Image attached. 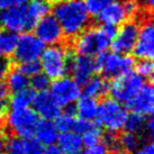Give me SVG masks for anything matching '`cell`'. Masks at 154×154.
Masks as SVG:
<instances>
[{"label":"cell","instance_id":"1","mask_svg":"<svg viewBox=\"0 0 154 154\" xmlns=\"http://www.w3.org/2000/svg\"><path fill=\"white\" fill-rule=\"evenodd\" d=\"M53 16L59 22L63 34L75 37L89 25V13L83 0H63L55 4Z\"/></svg>","mask_w":154,"mask_h":154},{"label":"cell","instance_id":"2","mask_svg":"<svg viewBox=\"0 0 154 154\" xmlns=\"http://www.w3.org/2000/svg\"><path fill=\"white\" fill-rule=\"evenodd\" d=\"M116 34V27L103 25L82 30L75 36L74 48L78 54L86 56H97L106 52L110 46L111 41Z\"/></svg>","mask_w":154,"mask_h":154},{"label":"cell","instance_id":"3","mask_svg":"<svg viewBox=\"0 0 154 154\" xmlns=\"http://www.w3.org/2000/svg\"><path fill=\"white\" fill-rule=\"evenodd\" d=\"M70 53L63 46L50 45L44 48L41 55V69L50 79H59L64 77L69 71Z\"/></svg>","mask_w":154,"mask_h":154},{"label":"cell","instance_id":"4","mask_svg":"<svg viewBox=\"0 0 154 154\" xmlns=\"http://www.w3.org/2000/svg\"><path fill=\"white\" fill-rule=\"evenodd\" d=\"M35 19L30 16L26 4L16 5L0 10V27L15 34L34 28Z\"/></svg>","mask_w":154,"mask_h":154},{"label":"cell","instance_id":"5","mask_svg":"<svg viewBox=\"0 0 154 154\" xmlns=\"http://www.w3.org/2000/svg\"><path fill=\"white\" fill-rule=\"evenodd\" d=\"M127 110L115 99H105L98 106L97 117L99 124L109 133L115 134L124 128L127 118Z\"/></svg>","mask_w":154,"mask_h":154},{"label":"cell","instance_id":"6","mask_svg":"<svg viewBox=\"0 0 154 154\" xmlns=\"http://www.w3.org/2000/svg\"><path fill=\"white\" fill-rule=\"evenodd\" d=\"M144 85V79L137 73L132 71L115 77L109 83L108 92H110L112 99L120 103H127L134 98Z\"/></svg>","mask_w":154,"mask_h":154},{"label":"cell","instance_id":"7","mask_svg":"<svg viewBox=\"0 0 154 154\" xmlns=\"http://www.w3.org/2000/svg\"><path fill=\"white\" fill-rule=\"evenodd\" d=\"M97 71L108 78H115L124 73L131 72L135 65V61L128 54L123 53H101L96 59Z\"/></svg>","mask_w":154,"mask_h":154},{"label":"cell","instance_id":"8","mask_svg":"<svg viewBox=\"0 0 154 154\" xmlns=\"http://www.w3.org/2000/svg\"><path fill=\"white\" fill-rule=\"evenodd\" d=\"M8 128L20 137H33L38 125V115L29 107L11 109L7 115Z\"/></svg>","mask_w":154,"mask_h":154},{"label":"cell","instance_id":"9","mask_svg":"<svg viewBox=\"0 0 154 154\" xmlns=\"http://www.w3.org/2000/svg\"><path fill=\"white\" fill-rule=\"evenodd\" d=\"M44 48V44L36 37V35L25 33L17 38L13 54L18 63L37 61Z\"/></svg>","mask_w":154,"mask_h":154},{"label":"cell","instance_id":"10","mask_svg":"<svg viewBox=\"0 0 154 154\" xmlns=\"http://www.w3.org/2000/svg\"><path fill=\"white\" fill-rule=\"evenodd\" d=\"M52 96L61 106L70 107L72 103L78 100L81 94V88L80 83H78L73 78L62 77L55 79V81L51 86Z\"/></svg>","mask_w":154,"mask_h":154},{"label":"cell","instance_id":"11","mask_svg":"<svg viewBox=\"0 0 154 154\" xmlns=\"http://www.w3.org/2000/svg\"><path fill=\"white\" fill-rule=\"evenodd\" d=\"M36 37L46 45H55L63 38V30L54 16H44L34 26Z\"/></svg>","mask_w":154,"mask_h":154},{"label":"cell","instance_id":"12","mask_svg":"<svg viewBox=\"0 0 154 154\" xmlns=\"http://www.w3.org/2000/svg\"><path fill=\"white\" fill-rule=\"evenodd\" d=\"M140 27L135 22H126L123 23L120 28L116 30V34L111 41L110 46L112 47L114 52L128 54L133 51V47L135 45L138 34Z\"/></svg>","mask_w":154,"mask_h":154},{"label":"cell","instance_id":"13","mask_svg":"<svg viewBox=\"0 0 154 154\" xmlns=\"http://www.w3.org/2000/svg\"><path fill=\"white\" fill-rule=\"evenodd\" d=\"M134 55L137 59H153L154 56V27L151 20L143 23L138 29L135 45L133 47Z\"/></svg>","mask_w":154,"mask_h":154},{"label":"cell","instance_id":"14","mask_svg":"<svg viewBox=\"0 0 154 154\" xmlns=\"http://www.w3.org/2000/svg\"><path fill=\"white\" fill-rule=\"evenodd\" d=\"M33 109L43 119L53 120L61 114V105L48 91H39L33 99Z\"/></svg>","mask_w":154,"mask_h":154},{"label":"cell","instance_id":"15","mask_svg":"<svg viewBox=\"0 0 154 154\" xmlns=\"http://www.w3.org/2000/svg\"><path fill=\"white\" fill-rule=\"evenodd\" d=\"M69 71L72 73L73 79L78 83L83 85L97 71L96 61L91 56L80 55V54L74 57H70Z\"/></svg>","mask_w":154,"mask_h":154},{"label":"cell","instance_id":"16","mask_svg":"<svg viewBox=\"0 0 154 154\" xmlns=\"http://www.w3.org/2000/svg\"><path fill=\"white\" fill-rule=\"evenodd\" d=\"M129 109L138 115L151 116L154 109V90L151 83H144L128 103Z\"/></svg>","mask_w":154,"mask_h":154},{"label":"cell","instance_id":"17","mask_svg":"<svg viewBox=\"0 0 154 154\" xmlns=\"http://www.w3.org/2000/svg\"><path fill=\"white\" fill-rule=\"evenodd\" d=\"M97 16H98V20L103 25L116 27L126 22L131 15L126 8L124 1H111Z\"/></svg>","mask_w":154,"mask_h":154},{"label":"cell","instance_id":"18","mask_svg":"<svg viewBox=\"0 0 154 154\" xmlns=\"http://www.w3.org/2000/svg\"><path fill=\"white\" fill-rule=\"evenodd\" d=\"M7 154H42V144L33 137H10L5 144Z\"/></svg>","mask_w":154,"mask_h":154},{"label":"cell","instance_id":"19","mask_svg":"<svg viewBox=\"0 0 154 154\" xmlns=\"http://www.w3.org/2000/svg\"><path fill=\"white\" fill-rule=\"evenodd\" d=\"M56 141L57 147L63 154H81L85 146L81 136L74 132H62Z\"/></svg>","mask_w":154,"mask_h":154},{"label":"cell","instance_id":"20","mask_svg":"<svg viewBox=\"0 0 154 154\" xmlns=\"http://www.w3.org/2000/svg\"><path fill=\"white\" fill-rule=\"evenodd\" d=\"M34 136H36V141L39 142L42 145H51L57 140L59 131L52 120L44 119L38 122Z\"/></svg>","mask_w":154,"mask_h":154},{"label":"cell","instance_id":"21","mask_svg":"<svg viewBox=\"0 0 154 154\" xmlns=\"http://www.w3.org/2000/svg\"><path fill=\"white\" fill-rule=\"evenodd\" d=\"M75 103H77L75 111L78 112L80 118L87 120H94L97 117L99 103H97L96 98L85 94L82 97H79Z\"/></svg>","mask_w":154,"mask_h":154},{"label":"cell","instance_id":"22","mask_svg":"<svg viewBox=\"0 0 154 154\" xmlns=\"http://www.w3.org/2000/svg\"><path fill=\"white\" fill-rule=\"evenodd\" d=\"M83 86H85V88H83L85 94L97 99L99 97H103V96H105V94H107L109 83L103 78L92 75V77L89 78L83 83Z\"/></svg>","mask_w":154,"mask_h":154},{"label":"cell","instance_id":"23","mask_svg":"<svg viewBox=\"0 0 154 154\" xmlns=\"http://www.w3.org/2000/svg\"><path fill=\"white\" fill-rule=\"evenodd\" d=\"M17 38V34L0 28V59H7L13 54Z\"/></svg>","mask_w":154,"mask_h":154},{"label":"cell","instance_id":"24","mask_svg":"<svg viewBox=\"0 0 154 154\" xmlns=\"http://www.w3.org/2000/svg\"><path fill=\"white\" fill-rule=\"evenodd\" d=\"M7 75V86L9 90L13 92H17L20 90L25 89L29 85L28 77H26L24 73H22L19 70H9Z\"/></svg>","mask_w":154,"mask_h":154},{"label":"cell","instance_id":"25","mask_svg":"<svg viewBox=\"0 0 154 154\" xmlns=\"http://www.w3.org/2000/svg\"><path fill=\"white\" fill-rule=\"evenodd\" d=\"M35 97V92L33 89H25L20 90L15 92V94L13 96V98L10 99V107L11 109H19V108H26L29 107L33 99Z\"/></svg>","mask_w":154,"mask_h":154},{"label":"cell","instance_id":"26","mask_svg":"<svg viewBox=\"0 0 154 154\" xmlns=\"http://www.w3.org/2000/svg\"><path fill=\"white\" fill-rule=\"evenodd\" d=\"M26 6H27L30 16L34 18L36 23L42 17L46 16L51 8L50 1L47 0H30L28 4H26Z\"/></svg>","mask_w":154,"mask_h":154},{"label":"cell","instance_id":"27","mask_svg":"<svg viewBox=\"0 0 154 154\" xmlns=\"http://www.w3.org/2000/svg\"><path fill=\"white\" fill-rule=\"evenodd\" d=\"M145 116L138 115L133 112L132 115H127L126 122H125L124 128L126 129V132L135 133V134H141L144 133V128H145V120L144 118Z\"/></svg>","mask_w":154,"mask_h":154},{"label":"cell","instance_id":"28","mask_svg":"<svg viewBox=\"0 0 154 154\" xmlns=\"http://www.w3.org/2000/svg\"><path fill=\"white\" fill-rule=\"evenodd\" d=\"M141 136L138 134L131 132H125L118 138L120 150H124L125 152H133L134 150H136L141 144Z\"/></svg>","mask_w":154,"mask_h":154},{"label":"cell","instance_id":"29","mask_svg":"<svg viewBox=\"0 0 154 154\" xmlns=\"http://www.w3.org/2000/svg\"><path fill=\"white\" fill-rule=\"evenodd\" d=\"M56 119V128L60 132H72V127L75 120V116H74V111L69 108L60 114L55 118Z\"/></svg>","mask_w":154,"mask_h":154},{"label":"cell","instance_id":"30","mask_svg":"<svg viewBox=\"0 0 154 154\" xmlns=\"http://www.w3.org/2000/svg\"><path fill=\"white\" fill-rule=\"evenodd\" d=\"M81 138L82 142H83V145L91 146L100 143L101 138H103V133H101V129L99 127H97L96 125L92 124L86 132L82 133Z\"/></svg>","mask_w":154,"mask_h":154},{"label":"cell","instance_id":"31","mask_svg":"<svg viewBox=\"0 0 154 154\" xmlns=\"http://www.w3.org/2000/svg\"><path fill=\"white\" fill-rule=\"evenodd\" d=\"M29 83L32 85V89L34 91H38V92L39 91H45L51 86V79L44 72L42 73L39 71L38 73H36L32 77Z\"/></svg>","mask_w":154,"mask_h":154},{"label":"cell","instance_id":"32","mask_svg":"<svg viewBox=\"0 0 154 154\" xmlns=\"http://www.w3.org/2000/svg\"><path fill=\"white\" fill-rule=\"evenodd\" d=\"M134 66L136 69V73L143 79H151L153 75L154 64L151 59H142Z\"/></svg>","mask_w":154,"mask_h":154},{"label":"cell","instance_id":"33","mask_svg":"<svg viewBox=\"0 0 154 154\" xmlns=\"http://www.w3.org/2000/svg\"><path fill=\"white\" fill-rule=\"evenodd\" d=\"M111 1H114V0H83V4L86 6L89 15L97 16Z\"/></svg>","mask_w":154,"mask_h":154},{"label":"cell","instance_id":"34","mask_svg":"<svg viewBox=\"0 0 154 154\" xmlns=\"http://www.w3.org/2000/svg\"><path fill=\"white\" fill-rule=\"evenodd\" d=\"M18 70L22 73H24L26 77H33L34 74H36V73H38L41 71V64H39L38 60L24 62V63H20Z\"/></svg>","mask_w":154,"mask_h":154},{"label":"cell","instance_id":"35","mask_svg":"<svg viewBox=\"0 0 154 154\" xmlns=\"http://www.w3.org/2000/svg\"><path fill=\"white\" fill-rule=\"evenodd\" d=\"M81 154H109V151L105 144L98 143L94 145L87 146L86 150H82Z\"/></svg>","mask_w":154,"mask_h":154},{"label":"cell","instance_id":"36","mask_svg":"<svg viewBox=\"0 0 154 154\" xmlns=\"http://www.w3.org/2000/svg\"><path fill=\"white\" fill-rule=\"evenodd\" d=\"M133 154H154V146L152 142H145L144 144H140L136 150L132 152Z\"/></svg>","mask_w":154,"mask_h":154},{"label":"cell","instance_id":"37","mask_svg":"<svg viewBox=\"0 0 154 154\" xmlns=\"http://www.w3.org/2000/svg\"><path fill=\"white\" fill-rule=\"evenodd\" d=\"M10 94V90H9L7 83L2 80H0V101H5L7 100Z\"/></svg>","mask_w":154,"mask_h":154},{"label":"cell","instance_id":"38","mask_svg":"<svg viewBox=\"0 0 154 154\" xmlns=\"http://www.w3.org/2000/svg\"><path fill=\"white\" fill-rule=\"evenodd\" d=\"M144 133L149 135L150 138H152L154 135V122L153 118L149 116V118H146L145 120V128H144Z\"/></svg>","mask_w":154,"mask_h":154},{"label":"cell","instance_id":"39","mask_svg":"<svg viewBox=\"0 0 154 154\" xmlns=\"http://www.w3.org/2000/svg\"><path fill=\"white\" fill-rule=\"evenodd\" d=\"M28 0H0V9L16 6V5H23L26 4Z\"/></svg>","mask_w":154,"mask_h":154},{"label":"cell","instance_id":"40","mask_svg":"<svg viewBox=\"0 0 154 154\" xmlns=\"http://www.w3.org/2000/svg\"><path fill=\"white\" fill-rule=\"evenodd\" d=\"M9 71V62L6 59H0V80H2Z\"/></svg>","mask_w":154,"mask_h":154},{"label":"cell","instance_id":"41","mask_svg":"<svg viewBox=\"0 0 154 154\" xmlns=\"http://www.w3.org/2000/svg\"><path fill=\"white\" fill-rule=\"evenodd\" d=\"M8 109H9V106L8 103H7V100L0 101V123L7 117V115H8Z\"/></svg>","mask_w":154,"mask_h":154},{"label":"cell","instance_id":"42","mask_svg":"<svg viewBox=\"0 0 154 154\" xmlns=\"http://www.w3.org/2000/svg\"><path fill=\"white\" fill-rule=\"evenodd\" d=\"M42 154H63L61 152V150L57 147V145H46L45 149H43L42 151Z\"/></svg>","mask_w":154,"mask_h":154},{"label":"cell","instance_id":"43","mask_svg":"<svg viewBox=\"0 0 154 154\" xmlns=\"http://www.w3.org/2000/svg\"><path fill=\"white\" fill-rule=\"evenodd\" d=\"M140 1H141L145 7H149V8H151V7L153 6V2H154V0H140Z\"/></svg>","mask_w":154,"mask_h":154},{"label":"cell","instance_id":"44","mask_svg":"<svg viewBox=\"0 0 154 154\" xmlns=\"http://www.w3.org/2000/svg\"><path fill=\"white\" fill-rule=\"evenodd\" d=\"M4 149H5V142L2 140V137L0 136V153L4 151Z\"/></svg>","mask_w":154,"mask_h":154},{"label":"cell","instance_id":"45","mask_svg":"<svg viewBox=\"0 0 154 154\" xmlns=\"http://www.w3.org/2000/svg\"><path fill=\"white\" fill-rule=\"evenodd\" d=\"M51 2H54V4H57V2H60V1H63V0H50Z\"/></svg>","mask_w":154,"mask_h":154},{"label":"cell","instance_id":"46","mask_svg":"<svg viewBox=\"0 0 154 154\" xmlns=\"http://www.w3.org/2000/svg\"><path fill=\"white\" fill-rule=\"evenodd\" d=\"M0 154H1V153H0Z\"/></svg>","mask_w":154,"mask_h":154}]
</instances>
